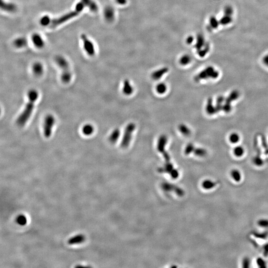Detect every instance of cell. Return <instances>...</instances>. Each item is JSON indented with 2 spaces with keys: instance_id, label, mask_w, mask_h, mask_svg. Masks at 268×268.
Listing matches in <instances>:
<instances>
[{
  "instance_id": "6da1fadb",
  "label": "cell",
  "mask_w": 268,
  "mask_h": 268,
  "mask_svg": "<svg viewBox=\"0 0 268 268\" xmlns=\"http://www.w3.org/2000/svg\"><path fill=\"white\" fill-rule=\"evenodd\" d=\"M39 93L35 89H31L28 92V100L21 114L18 116L16 123L19 127H23L30 119L33 112L34 104L38 99Z\"/></svg>"
},
{
  "instance_id": "4316f807",
  "label": "cell",
  "mask_w": 268,
  "mask_h": 268,
  "mask_svg": "<svg viewBox=\"0 0 268 268\" xmlns=\"http://www.w3.org/2000/svg\"><path fill=\"white\" fill-rule=\"evenodd\" d=\"M244 148L240 146H235V148H233V154L237 157H240L243 156L244 154Z\"/></svg>"
},
{
  "instance_id": "cb8c5ba5",
  "label": "cell",
  "mask_w": 268,
  "mask_h": 268,
  "mask_svg": "<svg viewBox=\"0 0 268 268\" xmlns=\"http://www.w3.org/2000/svg\"><path fill=\"white\" fill-rule=\"evenodd\" d=\"M178 130L184 136H189L191 133L190 128L184 124H181L178 126Z\"/></svg>"
},
{
  "instance_id": "74e56055",
  "label": "cell",
  "mask_w": 268,
  "mask_h": 268,
  "mask_svg": "<svg viewBox=\"0 0 268 268\" xmlns=\"http://www.w3.org/2000/svg\"><path fill=\"white\" fill-rule=\"evenodd\" d=\"M233 14V9L230 5H226L224 8V14L232 16Z\"/></svg>"
},
{
  "instance_id": "7a4b0ae2",
  "label": "cell",
  "mask_w": 268,
  "mask_h": 268,
  "mask_svg": "<svg viewBox=\"0 0 268 268\" xmlns=\"http://www.w3.org/2000/svg\"><path fill=\"white\" fill-rule=\"evenodd\" d=\"M85 6V5L82 2L79 3L77 4L74 11L68 12L66 14L61 16L60 18H57V19H50L48 26L50 27H55L58 26L59 25L65 23L66 21H69L70 19L73 18H75V16H76L79 14H80V12L84 9Z\"/></svg>"
},
{
  "instance_id": "ab89813d",
  "label": "cell",
  "mask_w": 268,
  "mask_h": 268,
  "mask_svg": "<svg viewBox=\"0 0 268 268\" xmlns=\"http://www.w3.org/2000/svg\"><path fill=\"white\" fill-rule=\"evenodd\" d=\"M258 225L262 227H268V220L266 219H260L258 221Z\"/></svg>"
},
{
  "instance_id": "9c48e42d",
  "label": "cell",
  "mask_w": 268,
  "mask_h": 268,
  "mask_svg": "<svg viewBox=\"0 0 268 268\" xmlns=\"http://www.w3.org/2000/svg\"><path fill=\"white\" fill-rule=\"evenodd\" d=\"M81 38L84 44V49L89 56H92L95 54V48L93 44L85 34L81 35Z\"/></svg>"
},
{
  "instance_id": "603a6c76",
  "label": "cell",
  "mask_w": 268,
  "mask_h": 268,
  "mask_svg": "<svg viewBox=\"0 0 268 268\" xmlns=\"http://www.w3.org/2000/svg\"><path fill=\"white\" fill-rule=\"evenodd\" d=\"M192 61V58L189 54H184L181 56L179 59V62L180 64L185 66L189 64Z\"/></svg>"
},
{
  "instance_id": "f6af8a7d",
  "label": "cell",
  "mask_w": 268,
  "mask_h": 268,
  "mask_svg": "<svg viewBox=\"0 0 268 268\" xmlns=\"http://www.w3.org/2000/svg\"><path fill=\"white\" fill-rule=\"evenodd\" d=\"M264 255L265 257L268 256V243L265 245L264 246Z\"/></svg>"
},
{
  "instance_id": "9a60e30c",
  "label": "cell",
  "mask_w": 268,
  "mask_h": 268,
  "mask_svg": "<svg viewBox=\"0 0 268 268\" xmlns=\"http://www.w3.org/2000/svg\"><path fill=\"white\" fill-rule=\"evenodd\" d=\"M122 91L124 94L128 96L131 95L134 91V88L128 80H125L124 81Z\"/></svg>"
},
{
  "instance_id": "e575fe53",
  "label": "cell",
  "mask_w": 268,
  "mask_h": 268,
  "mask_svg": "<svg viewBox=\"0 0 268 268\" xmlns=\"http://www.w3.org/2000/svg\"><path fill=\"white\" fill-rule=\"evenodd\" d=\"M16 221L18 224L21 225H25L27 223L26 217L23 214H20L18 216V217L16 219Z\"/></svg>"
},
{
  "instance_id": "8fae6325",
  "label": "cell",
  "mask_w": 268,
  "mask_h": 268,
  "mask_svg": "<svg viewBox=\"0 0 268 268\" xmlns=\"http://www.w3.org/2000/svg\"><path fill=\"white\" fill-rule=\"evenodd\" d=\"M104 16L108 22H112L115 19V10L111 6H107L104 9Z\"/></svg>"
},
{
  "instance_id": "52a82bcc",
  "label": "cell",
  "mask_w": 268,
  "mask_h": 268,
  "mask_svg": "<svg viewBox=\"0 0 268 268\" xmlns=\"http://www.w3.org/2000/svg\"><path fill=\"white\" fill-rule=\"evenodd\" d=\"M159 172H165L168 173L170 175L173 179H176L179 176V173L178 171L174 168L171 162H166L164 167L159 168Z\"/></svg>"
},
{
  "instance_id": "f35d334b",
  "label": "cell",
  "mask_w": 268,
  "mask_h": 268,
  "mask_svg": "<svg viewBox=\"0 0 268 268\" xmlns=\"http://www.w3.org/2000/svg\"><path fill=\"white\" fill-rule=\"evenodd\" d=\"M250 260L248 257H245L242 260V266L243 268H248L250 266Z\"/></svg>"
},
{
  "instance_id": "3957f363",
  "label": "cell",
  "mask_w": 268,
  "mask_h": 268,
  "mask_svg": "<svg viewBox=\"0 0 268 268\" xmlns=\"http://www.w3.org/2000/svg\"><path fill=\"white\" fill-rule=\"evenodd\" d=\"M55 62L62 69L61 80L64 84L69 83L71 80L72 75L68 61L63 56H58L55 58Z\"/></svg>"
},
{
  "instance_id": "60d3db41",
  "label": "cell",
  "mask_w": 268,
  "mask_h": 268,
  "mask_svg": "<svg viewBox=\"0 0 268 268\" xmlns=\"http://www.w3.org/2000/svg\"><path fill=\"white\" fill-rule=\"evenodd\" d=\"M253 162L256 166H263V160L259 157H255L253 159Z\"/></svg>"
},
{
  "instance_id": "2e32d148",
  "label": "cell",
  "mask_w": 268,
  "mask_h": 268,
  "mask_svg": "<svg viewBox=\"0 0 268 268\" xmlns=\"http://www.w3.org/2000/svg\"><path fill=\"white\" fill-rule=\"evenodd\" d=\"M32 40L34 45L37 48H41L44 46L43 39L38 34H34L32 37Z\"/></svg>"
},
{
  "instance_id": "83f0119b",
  "label": "cell",
  "mask_w": 268,
  "mask_h": 268,
  "mask_svg": "<svg viewBox=\"0 0 268 268\" xmlns=\"http://www.w3.org/2000/svg\"><path fill=\"white\" fill-rule=\"evenodd\" d=\"M27 44L26 39L23 37H20L14 40V44L15 46L18 48H22L25 46Z\"/></svg>"
},
{
  "instance_id": "1f68e13d",
  "label": "cell",
  "mask_w": 268,
  "mask_h": 268,
  "mask_svg": "<svg viewBox=\"0 0 268 268\" xmlns=\"http://www.w3.org/2000/svg\"><path fill=\"white\" fill-rule=\"evenodd\" d=\"M215 110L214 107L212 105V99H210L208 100L207 104L206 105L205 110L208 114L212 115L215 113Z\"/></svg>"
},
{
  "instance_id": "7402d4cb",
  "label": "cell",
  "mask_w": 268,
  "mask_h": 268,
  "mask_svg": "<svg viewBox=\"0 0 268 268\" xmlns=\"http://www.w3.org/2000/svg\"><path fill=\"white\" fill-rule=\"evenodd\" d=\"M32 70L34 75L37 76H40L43 73V67L41 63L37 62L33 64Z\"/></svg>"
},
{
  "instance_id": "836d02e7",
  "label": "cell",
  "mask_w": 268,
  "mask_h": 268,
  "mask_svg": "<svg viewBox=\"0 0 268 268\" xmlns=\"http://www.w3.org/2000/svg\"><path fill=\"white\" fill-rule=\"evenodd\" d=\"M195 146L192 143H189L187 145L184 150L185 154L186 155H189L190 153H193L195 150Z\"/></svg>"
},
{
  "instance_id": "5bb4252c",
  "label": "cell",
  "mask_w": 268,
  "mask_h": 268,
  "mask_svg": "<svg viewBox=\"0 0 268 268\" xmlns=\"http://www.w3.org/2000/svg\"><path fill=\"white\" fill-rule=\"evenodd\" d=\"M1 8L2 10L8 12H14L16 10V7L14 4L6 3L3 0H1Z\"/></svg>"
},
{
  "instance_id": "d6986e66",
  "label": "cell",
  "mask_w": 268,
  "mask_h": 268,
  "mask_svg": "<svg viewBox=\"0 0 268 268\" xmlns=\"http://www.w3.org/2000/svg\"><path fill=\"white\" fill-rule=\"evenodd\" d=\"M120 130L118 128L114 129L109 136V141L112 144L116 143L120 136Z\"/></svg>"
},
{
  "instance_id": "f546056e",
  "label": "cell",
  "mask_w": 268,
  "mask_h": 268,
  "mask_svg": "<svg viewBox=\"0 0 268 268\" xmlns=\"http://www.w3.org/2000/svg\"><path fill=\"white\" fill-rule=\"evenodd\" d=\"M231 175L234 181L239 182L241 180V174L240 171L237 169H233L231 171Z\"/></svg>"
},
{
  "instance_id": "5b68a950",
  "label": "cell",
  "mask_w": 268,
  "mask_h": 268,
  "mask_svg": "<svg viewBox=\"0 0 268 268\" xmlns=\"http://www.w3.org/2000/svg\"><path fill=\"white\" fill-rule=\"evenodd\" d=\"M55 123V118L54 116L48 114L45 117L43 125V132L46 138L50 137L52 134L53 128Z\"/></svg>"
},
{
  "instance_id": "ac0fdd59",
  "label": "cell",
  "mask_w": 268,
  "mask_h": 268,
  "mask_svg": "<svg viewBox=\"0 0 268 268\" xmlns=\"http://www.w3.org/2000/svg\"><path fill=\"white\" fill-rule=\"evenodd\" d=\"M85 235H82V234H78L69 239L68 240V243L70 245L81 243L82 242L85 241Z\"/></svg>"
},
{
  "instance_id": "bcb514c9",
  "label": "cell",
  "mask_w": 268,
  "mask_h": 268,
  "mask_svg": "<svg viewBox=\"0 0 268 268\" xmlns=\"http://www.w3.org/2000/svg\"><path fill=\"white\" fill-rule=\"evenodd\" d=\"M263 63H264L265 65L268 67V54L264 57L263 59Z\"/></svg>"
},
{
  "instance_id": "e0dca14e",
  "label": "cell",
  "mask_w": 268,
  "mask_h": 268,
  "mask_svg": "<svg viewBox=\"0 0 268 268\" xmlns=\"http://www.w3.org/2000/svg\"><path fill=\"white\" fill-rule=\"evenodd\" d=\"M82 2L85 6L89 8L92 12H98V5L93 0H82Z\"/></svg>"
},
{
  "instance_id": "d590c367",
  "label": "cell",
  "mask_w": 268,
  "mask_h": 268,
  "mask_svg": "<svg viewBox=\"0 0 268 268\" xmlns=\"http://www.w3.org/2000/svg\"><path fill=\"white\" fill-rule=\"evenodd\" d=\"M254 235L255 236L259 239H265L268 237V231L267 232H255L254 233Z\"/></svg>"
},
{
  "instance_id": "44dd1931",
  "label": "cell",
  "mask_w": 268,
  "mask_h": 268,
  "mask_svg": "<svg viewBox=\"0 0 268 268\" xmlns=\"http://www.w3.org/2000/svg\"><path fill=\"white\" fill-rule=\"evenodd\" d=\"M219 25L220 23L218 19L214 16H212L209 19V25L207 28L210 30L212 29H216L218 28Z\"/></svg>"
},
{
  "instance_id": "8d00e7d4",
  "label": "cell",
  "mask_w": 268,
  "mask_h": 268,
  "mask_svg": "<svg viewBox=\"0 0 268 268\" xmlns=\"http://www.w3.org/2000/svg\"><path fill=\"white\" fill-rule=\"evenodd\" d=\"M256 263L259 268H266L267 265L266 262L262 258H258L256 260Z\"/></svg>"
},
{
  "instance_id": "d4e9b609",
  "label": "cell",
  "mask_w": 268,
  "mask_h": 268,
  "mask_svg": "<svg viewBox=\"0 0 268 268\" xmlns=\"http://www.w3.org/2000/svg\"><path fill=\"white\" fill-rule=\"evenodd\" d=\"M228 139L230 143L236 144L240 141V137L239 135L237 133H232L228 137Z\"/></svg>"
},
{
  "instance_id": "d6a6232c",
  "label": "cell",
  "mask_w": 268,
  "mask_h": 268,
  "mask_svg": "<svg viewBox=\"0 0 268 268\" xmlns=\"http://www.w3.org/2000/svg\"><path fill=\"white\" fill-rule=\"evenodd\" d=\"M193 153L195 155L198 157H203L207 155V150L204 148H195Z\"/></svg>"
},
{
  "instance_id": "30bf717a",
  "label": "cell",
  "mask_w": 268,
  "mask_h": 268,
  "mask_svg": "<svg viewBox=\"0 0 268 268\" xmlns=\"http://www.w3.org/2000/svg\"><path fill=\"white\" fill-rule=\"evenodd\" d=\"M168 138L165 135L159 136L157 142V150L160 153H162L166 151L165 148L167 145Z\"/></svg>"
},
{
  "instance_id": "b9f144b4",
  "label": "cell",
  "mask_w": 268,
  "mask_h": 268,
  "mask_svg": "<svg viewBox=\"0 0 268 268\" xmlns=\"http://www.w3.org/2000/svg\"><path fill=\"white\" fill-rule=\"evenodd\" d=\"M194 40H195L194 37L192 35H189L186 39V43L188 45H190L193 43Z\"/></svg>"
},
{
  "instance_id": "ba28073f",
  "label": "cell",
  "mask_w": 268,
  "mask_h": 268,
  "mask_svg": "<svg viewBox=\"0 0 268 268\" xmlns=\"http://www.w3.org/2000/svg\"><path fill=\"white\" fill-rule=\"evenodd\" d=\"M195 48L197 51V52L204 49L205 50L210 49L209 44L205 41V37L201 34H199L197 35L195 44Z\"/></svg>"
},
{
  "instance_id": "ee69618b",
  "label": "cell",
  "mask_w": 268,
  "mask_h": 268,
  "mask_svg": "<svg viewBox=\"0 0 268 268\" xmlns=\"http://www.w3.org/2000/svg\"><path fill=\"white\" fill-rule=\"evenodd\" d=\"M115 1L120 5H125L127 4V0H115Z\"/></svg>"
},
{
  "instance_id": "ffe728a7",
  "label": "cell",
  "mask_w": 268,
  "mask_h": 268,
  "mask_svg": "<svg viewBox=\"0 0 268 268\" xmlns=\"http://www.w3.org/2000/svg\"><path fill=\"white\" fill-rule=\"evenodd\" d=\"M82 131L84 135L91 136L94 132V127L90 124H87L82 127Z\"/></svg>"
},
{
  "instance_id": "4dcf8cb0",
  "label": "cell",
  "mask_w": 268,
  "mask_h": 268,
  "mask_svg": "<svg viewBox=\"0 0 268 268\" xmlns=\"http://www.w3.org/2000/svg\"><path fill=\"white\" fill-rule=\"evenodd\" d=\"M220 24L223 25H228L232 21V16L225 14L219 21Z\"/></svg>"
},
{
  "instance_id": "7bdbcfd3",
  "label": "cell",
  "mask_w": 268,
  "mask_h": 268,
  "mask_svg": "<svg viewBox=\"0 0 268 268\" xmlns=\"http://www.w3.org/2000/svg\"><path fill=\"white\" fill-rule=\"evenodd\" d=\"M162 154L164 155V158L166 160V162H170V157L169 155V153H168L166 151H165Z\"/></svg>"
},
{
  "instance_id": "7c38bea8",
  "label": "cell",
  "mask_w": 268,
  "mask_h": 268,
  "mask_svg": "<svg viewBox=\"0 0 268 268\" xmlns=\"http://www.w3.org/2000/svg\"><path fill=\"white\" fill-rule=\"evenodd\" d=\"M162 188L166 191H173L178 195L181 196L184 194V192L183 190H182L181 188H178V187L173 185L172 184H170L169 183H164V184L162 185Z\"/></svg>"
},
{
  "instance_id": "277c9868",
  "label": "cell",
  "mask_w": 268,
  "mask_h": 268,
  "mask_svg": "<svg viewBox=\"0 0 268 268\" xmlns=\"http://www.w3.org/2000/svg\"><path fill=\"white\" fill-rule=\"evenodd\" d=\"M135 129L136 125L134 123H130L127 125L121 142V146L123 148H126L129 146L132 138L133 134Z\"/></svg>"
},
{
  "instance_id": "8992f818",
  "label": "cell",
  "mask_w": 268,
  "mask_h": 268,
  "mask_svg": "<svg viewBox=\"0 0 268 268\" xmlns=\"http://www.w3.org/2000/svg\"><path fill=\"white\" fill-rule=\"evenodd\" d=\"M218 76L219 72L216 70H215L212 67H208L204 70H202L195 77V80L198 82L202 80L216 78Z\"/></svg>"
},
{
  "instance_id": "484cf974",
  "label": "cell",
  "mask_w": 268,
  "mask_h": 268,
  "mask_svg": "<svg viewBox=\"0 0 268 268\" xmlns=\"http://www.w3.org/2000/svg\"><path fill=\"white\" fill-rule=\"evenodd\" d=\"M216 186V183L210 180H205L202 183V187L205 190H210Z\"/></svg>"
},
{
  "instance_id": "f1b7e54d",
  "label": "cell",
  "mask_w": 268,
  "mask_h": 268,
  "mask_svg": "<svg viewBox=\"0 0 268 268\" xmlns=\"http://www.w3.org/2000/svg\"><path fill=\"white\" fill-rule=\"evenodd\" d=\"M167 85L164 82H160L157 85L156 87V91L159 94H163L167 91Z\"/></svg>"
},
{
  "instance_id": "4fadbf2b",
  "label": "cell",
  "mask_w": 268,
  "mask_h": 268,
  "mask_svg": "<svg viewBox=\"0 0 268 268\" xmlns=\"http://www.w3.org/2000/svg\"><path fill=\"white\" fill-rule=\"evenodd\" d=\"M168 68L167 67H163L159 69L153 71L151 77L154 80H159L162 78L166 73L168 71Z\"/></svg>"
}]
</instances>
